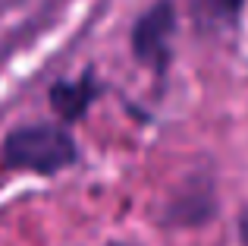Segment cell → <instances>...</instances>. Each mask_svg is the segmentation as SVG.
<instances>
[{
    "instance_id": "1",
    "label": "cell",
    "mask_w": 248,
    "mask_h": 246,
    "mask_svg": "<svg viewBox=\"0 0 248 246\" xmlns=\"http://www.w3.org/2000/svg\"><path fill=\"white\" fill-rule=\"evenodd\" d=\"M79 148L69 129L54 123H31L19 126L3 139V161L13 171H31V174H57L63 167L76 164Z\"/></svg>"
},
{
    "instance_id": "2",
    "label": "cell",
    "mask_w": 248,
    "mask_h": 246,
    "mask_svg": "<svg viewBox=\"0 0 248 246\" xmlns=\"http://www.w3.org/2000/svg\"><path fill=\"white\" fill-rule=\"evenodd\" d=\"M173 32H176V6L173 0H157L139 16L132 29V54L145 63L154 76H164L173 57Z\"/></svg>"
},
{
    "instance_id": "3",
    "label": "cell",
    "mask_w": 248,
    "mask_h": 246,
    "mask_svg": "<svg viewBox=\"0 0 248 246\" xmlns=\"http://www.w3.org/2000/svg\"><path fill=\"white\" fill-rule=\"evenodd\" d=\"M94 95H97L94 70H85L79 79H63V82H57V86L50 88V107L60 114V120L73 123L91 107Z\"/></svg>"
},
{
    "instance_id": "4",
    "label": "cell",
    "mask_w": 248,
    "mask_h": 246,
    "mask_svg": "<svg viewBox=\"0 0 248 246\" xmlns=\"http://www.w3.org/2000/svg\"><path fill=\"white\" fill-rule=\"evenodd\" d=\"M245 0H188L192 19L201 29H226L239 19Z\"/></svg>"
},
{
    "instance_id": "5",
    "label": "cell",
    "mask_w": 248,
    "mask_h": 246,
    "mask_svg": "<svg viewBox=\"0 0 248 246\" xmlns=\"http://www.w3.org/2000/svg\"><path fill=\"white\" fill-rule=\"evenodd\" d=\"M214 202H211V190H198V183H192V190L182 193V196H176L173 202H170V211L167 218H173V221H182V224H198L204 221L207 215H211Z\"/></svg>"
},
{
    "instance_id": "6",
    "label": "cell",
    "mask_w": 248,
    "mask_h": 246,
    "mask_svg": "<svg viewBox=\"0 0 248 246\" xmlns=\"http://www.w3.org/2000/svg\"><path fill=\"white\" fill-rule=\"evenodd\" d=\"M107 246H132V243H107Z\"/></svg>"
}]
</instances>
